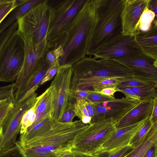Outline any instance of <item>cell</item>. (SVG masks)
Wrapping results in <instances>:
<instances>
[{"label":"cell","instance_id":"f6af8a7d","mask_svg":"<svg viewBox=\"0 0 157 157\" xmlns=\"http://www.w3.org/2000/svg\"><path fill=\"white\" fill-rule=\"evenodd\" d=\"M153 100L152 111L150 118L154 123L157 121V97L154 98Z\"/></svg>","mask_w":157,"mask_h":157},{"label":"cell","instance_id":"277c9868","mask_svg":"<svg viewBox=\"0 0 157 157\" xmlns=\"http://www.w3.org/2000/svg\"><path fill=\"white\" fill-rule=\"evenodd\" d=\"M124 0H94L96 20L87 55L91 56L103 45L122 34L121 13Z\"/></svg>","mask_w":157,"mask_h":157},{"label":"cell","instance_id":"74e56055","mask_svg":"<svg viewBox=\"0 0 157 157\" xmlns=\"http://www.w3.org/2000/svg\"><path fill=\"white\" fill-rule=\"evenodd\" d=\"M75 116L74 109V105L68 103L64 112L62 115L59 122L62 123H69L73 121Z\"/></svg>","mask_w":157,"mask_h":157},{"label":"cell","instance_id":"d590c367","mask_svg":"<svg viewBox=\"0 0 157 157\" xmlns=\"http://www.w3.org/2000/svg\"><path fill=\"white\" fill-rule=\"evenodd\" d=\"M62 49L60 46L53 50L49 49L45 56L46 61L51 65L58 63V59L61 56Z\"/></svg>","mask_w":157,"mask_h":157},{"label":"cell","instance_id":"d6986e66","mask_svg":"<svg viewBox=\"0 0 157 157\" xmlns=\"http://www.w3.org/2000/svg\"><path fill=\"white\" fill-rule=\"evenodd\" d=\"M51 66L45 59L38 70L30 78L24 89L20 93L14 96V103L20 102L28 98L35 93V92L41 85L42 80Z\"/></svg>","mask_w":157,"mask_h":157},{"label":"cell","instance_id":"ee69618b","mask_svg":"<svg viewBox=\"0 0 157 157\" xmlns=\"http://www.w3.org/2000/svg\"><path fill=\"white\" fill-rule=\"evenodd\" d=\"M157 144L150 147L147 151L143 157H157Z\"/></svg>","mask_w":157,"mask_h":157},{"label":"cell","instance_id":"83f0119b","mask_svg":"<svg viewBox=\"0 0 157 157\" xmlns=\"http://www.w3.org/2000/svg\"><path fill=\"white\" fill-rule=\"evenodd\" d=\"M129 88L140 98V101L153 99L157 97L156 88L153 86Z\"/></svg>","mask_w":157,"mask_h":157},{"label":"cell","instance_id":"8fae6325","mask_svg":"<svg viewBox=\"0 0 157 157\" xmlns=\"http://www.w3.org/2000/svg\"><path fill=\"white\" fill-rule=\"evenodd\" d=\"M35 93L28 98L14 103L13 107L7 116L1 127L0 151L7 149L15 144L20 133L21 121L24 113L35 103L37 97Z\"/></svg>","mask_w":157,"mask_h":157},{"label":"cell","instance_id":"6da1fadb","mask_svg":"<svg viewBox=\"0 0 157 157\" xmlns=\"http://www.w3.org/2000/svg\"><path fill=\"white\" fill-rule=\"evenodd\" d=\"M72 67L70 92L76 90L93 91L95 86L107 79L123 82L135 79L131 71L116 59L89 56L75 63Z\"/></svg>","mask_w":157,"mask_h":157},{"label":"cell","instance_id":"e575fe53","mask_svg":"<svg viewBox=\"0 0 157 157\" xmlns=\"http://www.w3.org/2000/svg\"><path fill=\"white\" fill-rule=\"evenodd\" d=\"M14 105L13 99H12L5 102L0 106V127L2 126Z\"/></svg>","mask_w":157,"mask_h":157},{"label":"cell","instance_id":"b9f144b4","mask_svg":"<svg viewBox=\"0 0 157 157\" xmlns=\"http://www.w3.org/2000/svg\"><path fill=\"white\" fill-rule=\"evenodd\" d=\"M73 157H98L95 154H90L84 153L73 148L71 149Z\"/></svg>","mask_w":157,"mask_h":157},{"label":"cell","instance_id":"816d5d0a","mask_svg":"<svg viewBox=\"0 0 157 157\" xmlns=\"http://www.w3.org/2000/svg\"><path fill=\"white\" fill-rule=\"evenodd\" d=\"M10 0H0V4L9 2Z\"/></svg>","mask_w":157,"mask_h":157},{"label":"cell","instance_id":"484cf974","mask_svg":"<svg viewBox=\"0 0 157 157\" xmlns=\"http://www.w3.org/2000/svg\"><path fill=\"white\" fill-rule=\"evenodd\" d=\"M155 18L157 16L155 13L146 7L140 16L137 31L145 32L148 30Z\"/></svg>","mask_w":157,"mask_h":157},{"label":"cell","instance_id":"f1b7e54d","mask_svg":"<svg viewBox=\"0 0 157 157\" xmlns=\"http://www.w3.org/2000/svg\"><path fill=\"white\" fill-rule=\"evenodd\" d=\"M38 102V98L34 105L23 115L21 121L20 134L24 132L33 123L35 118V111Z\"/></svg>","mask_w":157,"mask_h":157},{"label":"cell","instance_id":"4fadbf2b","mask_svg":"<svg viewBox=\"0 0 157 157\" xmlns=\"http://www.w3.org/2000/svg\"><path fill=\"white\" fill-rule=\"evenodd\" d=\"M142 53L134 36L122 34L103 45L91 56L95 58L117 59Z\"/></svg>","mask_w":157,"mask_h":157},{"label":"cell","instance_id":"603a6c76","mask_svg":"<svg viewBox=\"0 0 157 157\" xmlns=\"http://www.w3.org/2000/svg\"><path fill=\"white\" fill-rule=\"evenodd\" d=\"M157 144V121L154 124L143 142L134 148L131 157H143L147 150Z\"/></svg>","mask_w":157,"mask_h":157},{"label":"cell","instance_id":"ba28073f","mask_svg":"<svg viewBox=\"0 0 157 157\" xmlns=\"http://www.w3.org/2000/svg\"><path fill=\"white\" fill-rule=\"evenodd\" d=\"M51 8L48 0H43L17 21V30L23 37L36 44L46 38L49 24Z\"/></svg>","mask_w":157,"mask_h":157},{"label":"cell","instance_id":"5b68a950","mask_svg":"<svg viewBox=\"0 0 157 157\" xmlns=\"http://www.w3.org/2000/svg\"><path fill=\"white\" fill-rule=\"evenodd\" d=\"M87 0L56 1L53 5L48 1L51 12L46 40L50 49L57 46Z\"/></svg>","mask_w":157,"mask_h":157},{"label":"cell","instance_id":"cb8c5ba5","mask_svg":"<svg viewBox=\"0 0 157 157\" xmlns=\"http://www.w3.org/2000/svg\"><path fill=\"white\" fill-rule=\"evenodd\" d=\"M75 116H77L84 124H90L92 121V117L86 107L85 100H77L74 105Z\"/></svg>","mask_w":157,"mask_h":157},{"label":"cell","instance_id":"7c38bea8","mask_svg":"<svg viewBox=\"0 0 157 157\" xmlns=\"http://www.w3.org/2000/svg\"><path fill=\"white\" fill-rule=\"evenodd\" d=\"M132 72L133 77L139 81L157 86V59L142 53L116 59Z\"/></svg>","mask_w":157,"mask_h":157},{"label":"cell","instance_id":"f35d334b","mask_svg":"<svg viewBox=\"0 0 157 157\" xmlns=\"http://www.w3.org/2000/svg\"><path fill=\"white\" fill-rule=\"evenodd\" d=\"M59 66L58 63L51 65L47 71L42 80L41 85L51 80L57 73Z\"/></svg>","mask_w":157,"mask_h":157},{"label":"cell","instance_id":"9a60e30c","mask_svg":"<svg viewBox=\"0 0 157 157\" xmlns=\"http://www.w3.org/2000/svg\"><path fill=\"white\" fill-rule=\"evenodd\" d=\"M149 0H124L121 15L123 35L134 36L140 16Z\"/></svg>","mask_w":157,"mask_h":157},{"label":"cell","instance_id":"ab89813d","mask_svg":"<svg viewBox=\"0 0 157 157\" xmlns=\"http://www.w3.org/2000/svg\"><path fill=\"white\" fill-rule=\"evenodd\" d=\"M118 91L124 94L125 98L130 100L141 101L140 98L131 90L129 87L121 88L118 89Z\"/></svg>","mask_w":157,"mask_h":157},{"label":"cell","instance_id":"d4e9b609","mask_svg":"<svg viewBox=\"0 0 157 157\" xmlns=\"http://www.w3.org/2000/svg\"><path fill=\"white\" fill-rule=\"evenodd\" d=\"M134 148L130 145L109 150H101L94 154L98 157H124Z\"/></svg>","mask_w":157,"mask_h":157},{"label":"cell","instance_id":"db71d44e","mask_svg":"<svg viewBox=\"0 0 157 157\" xmlns=\"http://www.w3.org/2000/svg\"><path fill=\"white\" fill-rule=\"evenodd\" d=\"M132 151H131L130 153H129L127 155L124 157H131Z\"/></svg>","mask_w":157,"mask_h":157},{"label":"cell","instance_id":"7dc6e473","mask_svg":"<svg viewBox=\"0 0 157 157\" xmlns=\"http://www.w3.org/2000/svg\"><path fill=\"white\" fill-rule=\"evenodd\" d=\"M85 104L87 109L92 119L94 114V110L93 103L89 102L85 100Z\"/></svg>","mask_w":157,"mask_h":157},{"label":"cell","instance_id":"7a4b0ae2","mask_svg":"<svg viewBox=\"0 0 157 157\" xmlns=\"http://www.w3.org/2000/svg\"><path fill=\"white\" fill-rule=\"evenodd\" d=\"M96 20L94 0H87L56 48L60 46L59 67L72 65L86 57L90 38Z\"/></svg>","mask_w":157,"mask_h":157},{"label":"cell","instance_id":"681fc988","mask_svg":"<svg viewBox=\"0 0 157 157\" xmlns=\"http://www.w3.org/2000/svg\"><path fill=\"white\" fill-rule=\"evenodd\" d=\"M28 0H14V5L15 8L26 2Z\"/></svg>","mask_w":157,"mask_h":157},{"label":"cell","instance_id":"44dd1931","mask_svg":"<svg viewBox=\"0 0 157 157\" xmlns=\"http://www.w3.org/2000/svg\"><path fill=\"white\" fill-rule=\"evenodd\" d=\"M43 0H28L24 4L14 8L7 18L0 24V34L11 24L26 14L31 9L41 2Z\"/></svg>","mask_w":157,"mask_h":157},{"label":"cell","instance_id":"8992f818","mask_svg":"<svg viewBox=\"0 0 157 157\" xmlns=\"http://www.w3.org/2000/svg\"><path fill=\"white\" fill-rule=\"evenodd\" d=\"M25 57V41L17 30L10 36L0 52V82L15 81Z\"/></svg>","mask_w":157,"mask_h":157},{"label":"cell","instance_id":"8d00e7d4","mask_svg":"<svg viewBox=\"0 0 157 157\" xmlns=\"http://www.w3.org/2000/svg\"><path fill=\"white\" fill-rule=\"evenodd\" d=\"M149 86H153L150 83L134 79L121 82L117 85V88L118 89H119L124 87H140Z\"/></svg>","mask_w":157,"mask_h":157},{"label":"cell","instance_id":"9c48e42d","mask_svg":"<svg viewBox=\"0 0 157 157\" xmlns=\"http://www.w3.org/2000/svg\"><path fill=\"white\" fill-rule=\"evenodd\" d=\"M25 57L21 69L15 82L14 96L24 88L33 75L44 60L49 48L46 38L38 44L30 39L24 37Z\"/></svg>","mask_w":157,"mask_h":157},{"label":"cell","instance_id":"f5cc1de1","mask_svg":"<svg viewBox=\"0 0 157 157\" xmlns=\"http://www.w3.org/2000/svg\"><path fill=\"white\" fill-rule=\"evenodd\" d=\"M2 127H0V140H1V136H2Z\"/></svg>","mask_w":157,"mask_h":157},{"label":"cell","instance_id":"1f68e13d","mask_svg":"<svg viewBox=\"0 0 157 157\" xmlns=\"http://www.w3.org/2000/svg\"><path fill=\"white\" fill-rule=\"evenodd\" d=\"M15 83L0 87V102L14 99Z\"/></svg>","mask_w":157,"mask_h":157},{"label":"cell","instance_id":"30bf717a","mask_svg":"<svg viewBox=\"0 0 157 157\" xmlns=\"http://www.w3.org/2000/svg\"><path fill=\"white\" fill-rule=\"evenodd\" d=\"M72 65L59 67L51 82L52 109L50 120L52 123L59 122L67 108L69 99L72 74Z\"/></svg>","mask_w":157,"mask_h":157},{"label":"cell","instance_id":"d6a6232c","mask_svg":"<svg viewBox=\"0 0 157 157\" xmlns=\"http://www.w3.org/2000/svg\"><path fill=\"white\" fill-rule=\"evenodd\" d=\"M123 81L117 79H109L104 80L95 86L93 91L98 92L103 89L109 88H116L119 83Z\"/></svg>","mask_w":157,"mask_h":157},{"label":"cell","instance_id":"f907efd6","mask_svg":"<svg viewBox=\"0 0 157 157\" xmlns=\"http://www.w3.org/2000/svg\"><path fill=\"white\" fill-rule=\"evenodd\" d=\"M11 1V0L9 2L0 4V12L6 7Z\"/></svg>","mask_w":157,"mask_h":157},{"label":"cell","instance_id":"ffe728a7","mask_svg":"<svg viewBox=\"0 0 157 157\" xmlns=\"http://www.w3.org/2000/svg\"><path fill=\"white\" fill-rule=\"evenodd\" d=\"M37 98L38 102L35 111V120L32 125L26 131L29 130L35 125L44 119L51 118L52 109V89L51 86H50L44 92L37 97Z\"/></svg>","mask_w":157,"mask_h":157},{"label":"cell","instance_id":"60d3db41","mask_svg":"<svg viewBox=\"0 0 157 157\" xmlns=\"http://www.w3.org/2000/svg\"><path fill=\"white\" fill-rule=\"evenodd\" d=\"M14 0H11L6 7L0 12V24L10 13L14 8Z\"/></svg>","mask_w":157,"mask_h":157},{"label":"cell","instance_id":"c3c4849f","mask_svg":"<svg viewBox=\"0 0 157 157\" xmlns=\"http://www.w3.org/2000/svg\"><path fill=\"white\" fill-rule=\"evenodd\" d=\"M71 149L63 152L58 157H73L71 154Z\"/></svg>","mask_w":157,"mask_h":157},{"label":"cell","instance_id":"4dcf8cb0","mask_svg":"<svg viewBox=\"0 0 157 157\" xmlns=\"http://www.w3.org/2000/svg\"><path fill=\"white\" fill-rule=\"evenodd\" d=\"M116 99L114 96L104 95L94 91H91L85 99L88 102L93 103L113 101Z\"/></svg>","mask_w":157,"mask_h":157},{"label":"cell","instance_id":"ac0fdd59","mask_svg":"<svg viewBox=\"0 0 157 157\" xmlns=\"http://www.w3.org/2000/svg\"><path fill=\"white\" fill-rule=\"evenodd\" d=\"M134 36L143 53L157 59V18H155L148 30L145 32L138 30Z\"/></svg>","mask_w":157,"mask_h":157},{"label":"cell","instance_id":"52a82bcc","mask_svg":"<svg viewBox=\"0 0 157 157\" xmlns=\"http://www.w3.org/2000/svg\"><path fill=\"white\" fill-rule=\"evenodd\" d=\"M116 123L112 118H98L77 136L72 148L90 154L101 150L116 130Z\"/></svg>","mask_w":157,"mask_h":157},{"label":"cell","instance_id":"7bdbcfd3","mask_svg":"<svg viewBox=\"0 0 157 157\" xmlns=\"http://www.w3.org/2000/svg\"><path fill=\"white\" fill-rule=\"evenodd\" d=\"M117 91H118V89L117 87L109 88L103 89L100 91L97 92L105 95L114 96V93Z\"/></svg>","mask_w":157,"mask_h":157},{"label":"cell","instance_id":"7402d4cb","mask_svg":"<svg viewBox=\"0 0 157 157\" xmlns=\"http://www.w3.org/2000/svg\"><path fill=\"white\" fill-rule=\"evenodd\" d=\"M54 123L51 122L50 118L45 119L20 134L19 141L21 144L23 145L42 136L51 128Z\"/></svg>","mask_w":157,"mask_h":157},{"label":"cell","instance_id":"836d02e7","mask_svg":"<svg viewBox=\"0 0 157 157\" xmlns=\"http://www.w3.org/2000/svg\"><path fill=\"white\" fill-rule=\"evenodd\" d=\"M17 28L18 24L16 21L1 34L0 36V52L5 43L12 34L17 29Z\"/></svg>","mask_w":157,"mask_h":157},{"label":"cell","instance_id":"4316f807","mask_svg":"<svg viewBox=\"0 0 157 157\" xmlns=\"http://www.w3.org/2000/svg\"><path fill=\"white\" fill-rule=\"evenodd\" d=\"M153 124L154 122L150 117L132 139L129 145L132 146L134 148L139 146L144 140Z\"/></svg>","mask_w":157,"mask_h":157},{"label":"cell","instance_id":"bcb514c9","mask_svg":"<svg viewBox=\"0 0 157 157\" xmlns=\"http://www.w3.org/2000/svg\"><path fill=\"white\" fill-rule=\"evenodd\" d=\"M147 8L153 12L157 16V0H150Z\"/></svg>","mask_w":157,"mask_h":157},{"label":"cell","instance_id":"3957f363","mask_svg":"<svg viewBox=\"0 0 157 157\" xmlns=\"http://www.w3.org/2000/svg\"><path fill=\"white\" fill-rule=\"evenodd\" d=\"M89 125L80 120L55 122L42 136L23 145L20 144L25 157H58L73 148L77 136Z\"/></svg>","mask_w":157,"mask_h":157},{"label":"cell","instance_id":"e0dca14e","mask_svg":"<svg viewBox=\"0 0 157 157\" xmlns=\"http://www.w3.org/2000/svg\"><path fill=\"white\" fill-rule=\"evenodd\" d=\"M153 99L140 101L117 122L116 129L131 125L150 117L152 111Z\"/></svg>","mask_w":157,"mask_h":157},{"label":"cell","instance_id":"5bb4252c","mask_svg":"<svg viewBox=\"0 0 157 157\" xmlns=\"http://www.w3.org/2000/svg\"><path fill=\"white\" fill-rule=\"evenodd\" d=\"M140 102L123 97L116 99L113 101L93 103L94 114L92 122L99 117H102L112 118L117 123Z\"/></svg>","mask_w":157,"mask_h":157},{"label":"cell","instance_id":"2e32d148","mask_svg":"<svg viewBox=\"0 0 157 157\" xmlns=\"http://www.w3.org/2000/svg\"><path fill=\"white\" fill-rule=\"evenodd\" d=\"M149 117L131 125L116 129L103 144L101 150H109L129 145L132 139Z\"/></svg>","mask_w":157,"mask_h":157},{"label":"cell","instance_id":"11a10c76","mask_svg":"<svg viewBox=\"0 0 157 157\" xmlns=\"http://www.w3.org/2000/svg\"><path fill=\"white\" fill-rule=\"evenodd\" d=\"M8 101V100H7ZM6 101H2V102H0V106L4 103V102H5Z\"/></svg>","mask_w":157,"mask_h":157},{"label":"cell","instance_id":"f546056e","mask_svg":"<svg viewBox=\"0 0 157 157\" xmlns=\"http://www.w3.org/2000/svg\"><path fill=\"white\" fill-rule=\"evenodd\" d=\"M0 157H25L19 141L11 147L0 151Z\"/></svg>","mask_w":157,"mask_h":157}]
</instances>
